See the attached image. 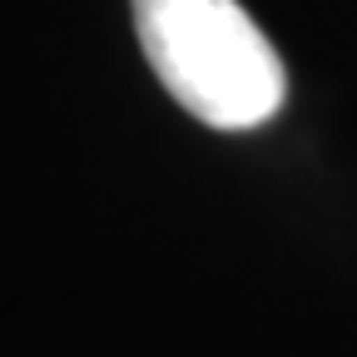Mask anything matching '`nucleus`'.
Masks as SVG:
<instances>
[{
  "mask_svg": "<svg viewBox=\"0 0 357 357\" xmlns=\"http://www.w3.org/2000/svg\"><path fill=\"white\" fill-rule=\"evenodd\" d=\"M144 60L159 84L208 129L273 119L288 75L238 0H134Z\"/></svg>",
  "mask_w": 357,
  "mask_h": 357,
  "instance_id": "nucleus-1",
  "label": "nucleus"
}]
</instances>
